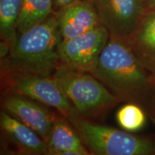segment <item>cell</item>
<instances>
[{"instance_id": "obj_1", "label": "cell", "mask_w": 155, "mask_h": 155, "mask_svg": "<svg viewBox=\"0 0 155 155\" xmlns=\"http://www.w3.org/2000/svg\"><path fill=\"white\" fill-rule=\"evenodd\" d=\"M91 74L119 102L137 104L152 102L150 73L137 59L127 42L110 37Z\"/></svg>"}, {"instance_id": "obj_2", "label": "cell", "mask_w": 155, "mask_h": 155, "mask_svg": "<svg viewBox=\"0 0 155 155\" xmlns=\"http://www.w3.org/2000/svg\"><path fill=\"white\" fill-rule=\"evenodd\" d=\"M62 40L55 12L17 35L7 58V71L52 76L59 63Z\"/></svg>"}, {"instance_id": "obj_3", "label": "cell", "mask_w": 155, "mask_h": 155, "mask_svg": "<svg viewBox=\"0 0 155 155\" xmlns=\"http://www.w3.org/2000/svg\"><path fill=\"white\" fill-rule=\"evenodd\" d=\"M91 154H155V139L90 121L75 110L67 118Z\"/></svg>"}, {"instance_id": "obj_4", "label": "cell", "mask_w": 155, "mask_h": 155, "mask_svg": "<svg viewBox=\"0 0 155 155\" xmlns=\"http://www.w3.org/2000/svg\"><path fill=\"white\" fill-rule=\"evenodd\" d=\"M53 76L77 111L84 117L100 115L119 103L91 73L59 65Z\"/></svg>"}, {"instance_id": "obj_5", "label": "cell", "mask_w": 155, "mask_h": 155, "mask_svg": "<svg viewBox=\"0 0 155 155\" xmlns=\"http://www.w3.org/2000/svg\"><path fill=\"white\" fill-rule=\"evenodd\" d=\"M6 72V85L9 94L21 95L53 107L66 118L76 110L53 75L42 76L10 71Z\"/></svg>"}, {"instance_id": "obj_6", "label": "cell", "mask_w": 155, "mask_h": 155, "mask_svg": "<svg viewBox=\"0 0 155 155\" xmlns=\"http://www.w3.org/2000/svg\"><path fill=\"white\" fill-rule=\"evenodd\" d=\"M109 38L107 29L100 25L80 35L62 40L58 45L60 65L91 73Z\"/></svg>"}, {"instance_id": "obj_7", "label": "cell", "mask_w": 155, "mask_h": 155, "mask_svg": "<svg viewBox=\"0 0 155 155\" xmlns=\"http://www.w3.org/2000/svg\"><path fill=\"white\" fill-rule=\"evenodd\" d=\"M110 37L128 42L138 28L145 11L146 0H92Z\"/></svg>"}, {"instance_id": "obj_8", "label": "cell", "mask_w": 155, "mask_h": 155, "mask_svg": "<svg viewBox=\"0 0 155 155\" xmlns=\"http://www.w3.org/2000/svg\"><path fill=\"white\" fill-rule=\"evenodd\" d=\"M2 102L5 111L33 129L46 141L57 115L44 104L21 95L6 94Z\"/></svg>"}, {"instance_id": "obj_9", "label": "cell", "mask_w": 155, "mask_h": 155, "mask_svg": "<svg viewBox=\"0 0 155 155\" xmlns=\"http://www.w3.org/2000/svg\"><path fill=\"white\" fill-rule=\"evenodd\" d=\"M62 40L74 38L101 25L92 0H80L55 11Z\"/></svg>"}, {"instance_id": "obj_10", "label": "cell", "mask_w": 155, "mask_h": 155, "mask_svg": "<svg viewBox=\"0 0 155 155\" xmlns=\"http://www.w3.org/2000/svg\"><path fill=\"white\" fill-rule=\"evenodd\" d=\"M0 126L5 137L17 152L24 154H47V145L43 139L7 111L1 112Z\"/></svg>"}, {"instance_id": "obj_11", "label": "cell", "mask_w": 155, "mask_h": 155, "mask_svg": "<svg viewBox=\"0 0 155 155\" xmlns=\"http://www.w3.org/2000/svg\"><path fill=\"white\" fill-rule=\"evenodd\" d=\"M45 143L49 155L91 154L72 124L62 114L56 116Z\"/></svg>"}, {"instance_id": "obj_12", "label": "cell", "mask_w": 155, "mask_h": 155, "mask_svg": "<svg viewBox=\"0 0 155 155\" xmlns=\"http://www.w3.org/2000/svg\"><path fill=\"white\" fill-rule=\"evenodd\" d=\"M127 42L145 69L155 74V9H147Z\"/></svg>"}, {"instance_id": "obj_13", "label": "cell", "mask_w": 155, "mask_h": 155, "mask_svg": "<svg viewBox=\"0 0 155 155\" xmlns=\"http://www.w3.org/2000/svg\"><path fill=\"white\" fill-rule=\"evenodd\" d=\"M53 12V0H23L16 25L17 35L42 22Z\"/></svg>"}, {"instance_id": "obj_14", "label": "cell", "mask_w": 155, "mask_h": 155, "mask_svg": "<svg viewBox=\"0 0 155 155\" xmlns=\"http://www.w3.org/2000/svg\"><path fill=\"white\" fill-rule=\"evenodd\" d=\"M23 0H0V34L1 39L10 49L17 38V22L22 10Z\"/></svg>"}, {"instance_id": "obj_15", "label": "cell", "mask_w": 155, "mask_h": 155, "mask_svg": "<svg viewBox=\"0 0 155 155\" xmlns=\"http://www.w3.org/2000/svg\"><path fill=\"white\" fill-rule=\"evenodd\" d=\"M116 121L122 129L135 131L144 127L146 123V116L139 104L129 103L118 111Z\"/></svg>"}, {"instance_id": "obj_16", "label": "cell", "mask_w": 155, "mask_h": 155, "mask_svg": "<svg viewBox=\"0 0 155 155\" xmlns=\"http://www.w3.org/2000/svg\"><path fill=\"white\" fill-rule=\"evenodd\" d=\"M150 81L153 89V96L152 99V109H151V114H152V119L155 121V74L150 73Z\"/></svg>"}, {"instance_id": "obj_17", "label": "cell", "mask_w": 155, "mask_h": 155, "mask_svg": "<svg viewBox=\"0 0 155 155\" xmlns=\"http://www.w3.org/2000/svg\"><path fill=\"white\" fill-rule=\"evenodd\" d=\"M77 1H80V0H53L54 11L59 10L60 9L63 8L65 6H67Z\"/></svg>"}, {"instance_id": "obj_18", "label": "cell", "mask_w": 155, "mask_h": 155, "mask_svg": "<svg viewBox=\"0 0 155 155\" xmlns=\"http://www.w3.org/2000/svg\"><path fill=\"white\" fill-rule=\"evenodd\" d=\"M147 7L149 8L155 9V0H146Z\"/></svg>"}]
</instances>
